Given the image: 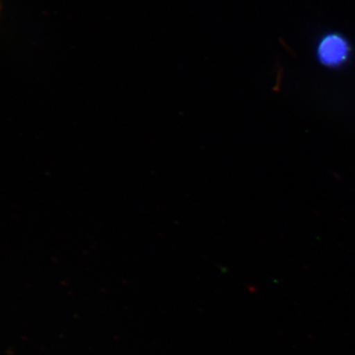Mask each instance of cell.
<instances>
[{"label":"cell","instance_id":"1","mask_svg":"<svg viewBox=\"0 0 355 355\" xmlns=\"http://www.w3.org/2000/svg\"><path fill=\"white\" fill-rule=\"evenodd\" d=\"M349 41L338 33L326 35L318 43L316 55L318 62L330 69H338L349 62L350 58Z\"/></svg>","mask_w":355,"mask_h":355},{"label":"cell","instance_id":"2","mask_svg":"<svg viewBox=\"0 0 355 355\" xmlns=\"http://www.w3.org/2000/svg\"><path fill=\"white\" fill-rule=\"evenodd\" d=\"M0 11H1V2H0Z\"/></svg>","mask_w":355,"mask_h":355}]
</instances>
